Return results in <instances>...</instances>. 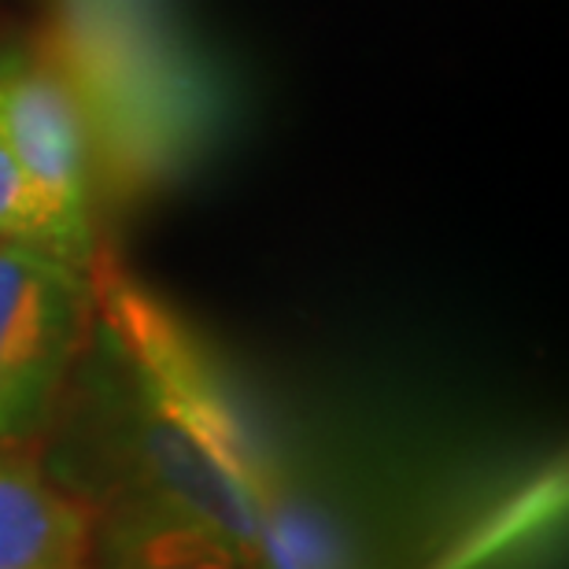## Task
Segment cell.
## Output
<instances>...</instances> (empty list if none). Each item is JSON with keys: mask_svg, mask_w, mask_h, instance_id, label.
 I'll list each match as a JSON object with an SVG mask.
<instances>
[{"mask_svg": "<svg viewBox=\"0 0 569 569\" xmlns=\"http://www.w3.org/2000/svg\"><path fill=\"white\" fill-rule=\"evenodd\" d=\"M263 515V569H362L348 532L300 488H278L259 503Z\"/></svg>", "mask_w": 569, "mask_h": 569, "instance_id": "7", "label": "cell"}, {"mask_svg": "<svg viewBox=\"0 0 569 569\" xmlns=\"http://www.w3.org/2000/svg\"><path fill=\"white\" fill-rule=\"evenodd\" d=\"M89 270L33 244L0 241V448L33 443L86 348Z\"/></svg>", "mask_w": 569, "mask_h": 569, "instance_id": "3", "label": "cell"}, {"mask_svg": "<svg viewBox=\"0 0 569 569\" xmlns=\"http://www.w3.org/2000/svg\"><path fill=\"white\" fill-rule=\"evenodd\" d=\"M89 569H256L222 537L156 507L119 503L97 510Z\"/></svg>", "mask_w": 569, "mask_h": 569, "instance_id": "6", "label": "cell"}, {"mask_svg": "<svg viewBox=\"0 0 569 569\" xmlns=\"http://www.w3.org/2000/svg\"><path fill=\"white\" fill-rule=\"evenodd\" d=\"M0 241L11 244H33L52 252L49 226H44V211L38 203V192L22 174L16 152L0 130ZM56 256V252H52Z\"/></svg>", "mask_w": 569, "mask_h": 569, "instance_id": "8", "label": "cell"}, {"mask_svg": "<svg viewBox=\"0 0 569 569\" xmlns=\"http://www.w3.org/2000/svg\"><path fill=\"white\" fill-rule=\"evenodd\" d=\"M0 130L38 192L52 252L89 270L97 256L89 127L52 60L22 49L0 56Z\"/></svg>", "mask_w": 569, "mask_h": 569, "instance_id": "4", "label": "cell"}, {"mask_svg": "<svg viewBox=\"0 0 569 569\" xmlns=\"http://www.w3.org/2000/svg\"><path fill=\"white\" fill-rule=\"evenodd\" d=\"M93 311L111 340V359L170 422L181 426L259 507L300 481L274 418L211 351L163 296L152 292L111 252L89 263Z\"/></svg>", "mask_w": 569, "mask_h": 569, "instance_id": "1", "label": "cell"}, {"mask_svg": "<svg viewBox=\"0 0 569 569\" xmlns=\"http://www.w3.org/2000/svg\"><path fill=\"white\" fill-rule=\"evenodd\" d=\"M71 485L93 510L138 503L211 529L244 562L263 569V515L252 496L159 411L116 362L67 443Z\"/></svg>", "mask_w": 569, "mask_h": 569, "instance_id": "2", "label": "cell"}, {"mask_svg": "<svg viewBox=\"0 0 569 569\" xmlns=\"http://www.w3.org/2000/svg\"><path fill=\"white\" fill-rule=\"evenodd\" d=\"M97 510L41 466L33 443L0 448V569H89Z\"/></svg>", "mask_w": 569, "mask_h": 569, "instance_id": "5", "label": "cell"}]
</instances>
